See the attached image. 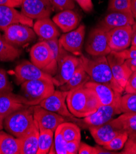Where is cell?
Returning <instances> with one entry per match:
<instances>
[{
	"label": "cell",
	"mask_w": 136,
	"mask_h": 154,
	"mask_svg": "<svg viewBox=\"0 0 136 154\" xmlns=\"http://www.w3.org/2000/svg\"><path fill=\"white\" fill-rule=\"evenodd\" d=\"M66 101L70 112L77 118H85L95 113L101 106L95 91L85 85L69 91Z\"/></svg>",
	"instance_id": "1"
},
{
	"label": "cell",
	"mask_w": 136,
	"mask_h": 154,
	"mask_svg": "<svg viewBox=\"0 0 136 154\" xmlns=\"http://www.w3.org/2000/svg\"><path fill=\"white\" fill-rule=\"evenodd\" d=\"M79 58L82 66L89 75L91 81L109 85L121 94L125 90L113 78L106 56L89 58L81 55Z\"/></svg>",
	"instance_id": "2"
},
{
	"label": "cell",
	"mask_w": 136,
	"mask_h": 154,
	"mask_svg": "<svg viewBox=\"0 0 136 154\" xmlns=\"http://www.w3.org/2000/svg\"><path fill=\"white\" fill-rule=\"evenodd\" d=\"M35 123L33 106L14 112L4 119V126L7 131L19 139L32 129Z\"/></svg>",
	"instance_id": "3"
},
{
	"label": "cell",
	"mask_w": 136,
	"mask_h": 154,
	"mask_svg": "<svg viewBox=\"0 0 136 154\" xmlns=\"http://www.w3.org/2000/svg\"><path fill=\"white\" fill-rule=\"evenodd\" d=\"M54 91L55 85L52 80L37 79L26 81L21 84V95L29 106L39 105Z\"/></svg>",
	"instance_id": "4"
},
{
	"label": "cell",
	"mask_w": 136,
	"mask_h": 154,
	"mask_svg": "<svg viewBox=\"0 0 136 154\" xmlns=\"http://www.w3.org/2000/svg\"><path fill=\"white\" fill-rule=\"evenodd\" d=\"M32 63L44 72L54 76L58 69V63L52 51L46 41L35 44L30 51Z\"/></svg>",
	"instance_id": "5"
},
{
	"label": "cell",
	"mask_w": 136,
	"mask_h": 154,
	"mask_svg": "<svg viewBox=\"0 0 136 154\" xmlns=\"http://www.w3.org/2000/svg\"><path fill=\"white\" fill-rule=\"evenodd\" d=\"M86 52L94 57L107 56L111 53L109 45L108 32L98 25L89 33L85 44Z\"/></svg>",
	"instance_id": "6"
},
{
	"label": "cell",
	"mask_w": 136,
	"mask_h": 154,
	"mask_svg": "<svg viewBox=\"0 0 136 154\" xmlns=\"http://www.w3.org/2000/svg\"><path fill=\"white\" fill-rule=\"evenodd\" d=\"M3 36L8 43L17 48L35 41L36 34L29 26L16 23L9 26L4 31Z\"/></svg>",
	"instance_id": "7"
},
{
	"label": "cell",
	"mask_w": 136,
	"mask_h": 154,
	"mask_svg": "<svg viewBox=\"0 0 136 154\" xmlns=\"http://www.w3.org/2000/svg\"><path fill=\"white\" fill-rule=\"evenodd\" d=\"M81 65L79 57L69 54L66 55L58 63L56 73L52 78L53 84L57 87L64 85Z\"/></svg>",
	"instance_id": "8"
},
{
	"label": "cell",
	"mask_w": 136,
	"mask_h": 154,
	"mask_svg": "<svg viewBox=\"0 0 136 154\" xmlns=\"http://www.w3.org/2000/svg\"><path fill=\"white\" fill-rule=\"evenodd\" d=\"M21 12L31 19L49 17L54 10L52 0H23Z\"/></svg>",
	"instance_id": "9"
},
{
	"label": "cell",
	"mask_w": 136,
	"mask_h": 154,
	"mask_svg": "<svg viewBox=\"0 0 136 154\" xmlns=\"http://www.w3.org/2000/svg\"><path fill=\"white\" fill-rule=\"evenodd\" d=\"M68 91L55 90L53 93L47 98L44 100L39 105L50 111L55 112L65 117L71 118L74 121H77L70 112L65 101Z\"/></svg>",
	"instance_id": "10"
},
{
	"label": "cell",
	"mask_w": 136,
	"mask_h": 154,
	"mask_svg": "<svg viewBox=\"0 0 136 154\" xmlns=\"http://www.w3.org/2000/svg\"><path fill=\"white\" fill-rule=\"evenodd\" d=\"M119 101L110 105H101L95 113L85 117L83 122L89 127L99 126L110 121L115 115L122 114L119 109Z\"/></svg>",
	"instance_id": "11"
},
{
	"label": "cell",
	"mask_w": 136,
	"mask_h": 154,
	"mask_svg": "<svg viewBox=\"0 0 136 154\" xmlns=\"http://www.w3.org/2000/svg\"><path fill=\"white\" fill-rule=\"evenodd\" d=\"M85 35V26L80 25L78 28L63 35L59 39V43L68 52L75 56L82 55V49Z\"/></svg>",
	"instance_id": "12"
},
{
	"label": "cell",
	"mask_w": 136,
	"mask_h": 154,
	"mask_svg": "<svg viewBox=\"0 0 136 154\" xmlns=\"http://www.w3.org/2000/svg\"><path fill=\"white\" fill-rule=\"evenodd\" d=\"M15 76L19 84L37 79L52 80L53 76L44 72L32 62L23 61L15 68Z\"/></svg>",
	"instance_id": "13"
},
{
	"label": "cell",
	"mask_w": 136,
	"mask_h": 154,
	"mask_svg": "<svg viewBox=\"0 0 136 154\" xmlns=\"http://www.w3.org/2000/svg\"><path fill=\"white\" fill-rule=\"evenodd\" d=\"M33 116L39 127L51 130L53 132L65 122V117L45 109L39 104L33 106Z\"/></svg>",
	"instance_id": "14"
},
{
	"label": "cell",
	"mask_w": 136,
	"mask_h": 154,
	"mask_svg": "<svg viewBox=\"0 0 136 154\" xmlns=\"http://www.w3.org/2000/svg\"><path fill=\"white\" fill-rule=\"evenodd\" d=\"M132 26L115 28L108 32L109 45L111 52L128 49L131 44Z\"/></svg>",
	"instance_id": "15"
},
{
	"label": "cell",
	"mask_w": 136,
	"mask_h": 154,
	"mask_svg": "<svg viewBox=\"0 0 136 154\" xmlns=\"http://www.w3.org/2000/svg\"><path fill=\"white\" fill-rule=\"evenodd\" d=\"M28 106L21 95L14 94L12 91L0 93V116L4 119L9 114Z\"/></svg>",
	"instance_id": "16"
},
{
	"label": "cell",
	"mask_w": 136,
	"mask_h": 154,
	"mask_svg": "<svg viewBox=\"0 0 136 154\" xmlns=\"http://www.w3.org/2000/svg\"><path fill=\"white\" fill-rule=\"evenodd\" d=\"M20 23L33 26V19L19 12L14 8L0 5V30L4 31L12 24Z\"/></svg>",
	"instance_id": "17"
},
{
	"label": "cell",
	"mask_w": 136,
	"mask_h": 154,
	"mask_svg": "<svg viewBox=\"0 0 136 154\" xmlns=\"http://www.w3.org/2000/svg\"><path fill=\"white\" fill-rule=\"evenodd\" d=\"M88 128L96 143L102 146L107 144L118 134L125 132L115 126L112 120L99 126Z\"/></svg>",
	"instance_id": "18"
},
{
	"label": "cell",
	"mask_w": 136,
	"mask_h": 154,
	"mask_svg": "<svg viewBox=\"0 0 136 154\" xmlns=\"http://www.w3.org/2000/svg\"><path fill=\"white\" fill-rule=\"evenodd\" d=\"M106 57L113 78L121 87L125 89L128 80L132 73V70L125 64L124 59L115 55L112 52L107 55Z\"/></svg>",
	"instance_id": "19"
},
{
	"label": "cell",
	"mask_w": 136,
	"mask_h": 154,
	"mask_svg": "<svg viewBox=\"0 0 136 154\" xmlns=\"http://www.w3.org/2000/svg\"><path fill=\"white\" fill-rule=\"evenodd\" d=\"M86 87L92 88L98 96L101 105H110L120 100L121 93L109 85L89 81L85 85Z\"/></svg>",
	"instance_id": "20"
},
{
	"label": "cell",
	"mask_w": 136,
	"mask_h": 154,
	"mask_svg": "<svg viewBox=\"0 0 136 154\" xmlns=\"http://www.w3.org/2000/svg\"><path fill=\"white\" fill-rule=\"evenodd\" d=\"M135 22L132 13L108 12V14L105 15L98 26L109 32L115 28L132 26Z\"/></svg>",
	"instance_id": "21"
},
{
	"label": "cell",
	"mask_w": 136,
	"mask_h": 154,
	"mask_svg": "<svg viewBox=\"0 0 136 154\" xmlns=\"http://www.w3.org/2000/svg\"><path fill=\"white\" fill-rule=\"evenodd\" d=\"M53 21L63 33H68L77 28L80 17L72 9H66L56 14L53 17Z\"/></svg>",
	"instance_id": "22"
},
{
	"label": "cell",
	"mask_w": 136,
	"mask_h": 154,
	"mask_svg": "<svg viewBox=\"0 0 136 154\" xmlns=\"http://www.w3.org/2000/svg\"><path fill=\"white\" fill-rule=\"evenodd\" d=\"M56 25L49 17L38 19L33 25V30L42 41H49L58 38L59 32Z\"/></svg>",
	"instance_id": "23"
},
{
	"label": "cell",
	"mask_w": 136,
	"mask_h": 154,
	"mask_svg": "<svg viewBox=\"0 0 136 154\" xmlns=\"http://www.w3.org/2000/svg\"><path fill=\"white\" fill-rule=\"evenodd\" d=\"M39 136V128L37 122L35 120L32 129L20 139L22 142L21 154H37Z\"/></svg>",
	"instance_id": "24"
},
{
	"label": "cell",
	"mask_w": 136,
	"mask_h": 154,
	"mask_svg": "<svg viewBox=\"0 0 136 154\" xmlns=\"http://www.w3.org/2000/svg\"><path fill=\"white\" fill-rule=\"evenodd\" d=\"M22 142L19 138L1 131L0 154H21Z\"/></svg>",
	"instance_id": "25"
},
{
	"label": "cell",
	"mask_w": 136,
	"mask_h": 154,
	"mask_svg": "<svg viewBox=\"0 0 136 154\" xmlns=\"http://www.w3.org/2000/svg\"><path fill=\"white\" fill-rule=\"evenodd\" d=\"M90 81L91 78L89 75L81 65L74 73L69 80L59 87L62 91H69L84 86L86 82Z\"/></svg>",
	"instance_id": "26"
},
{
	"label": "cell",
	"mask_w": 136,
	"mask_h": 154,
	"mask_svg": "<svg viewBox=\"0 0 136 154\" xmlns=\"http://www.w3.org/2000/svg\"><path fill=\"white\" fill-rule=\"evenodd\" d=\"M113 124L128 134H136V114L123 113L116 119H112Z\"/></svg>",
	"instance_id": "27"
},
{
	"label": "cell",
	"mask_w": 136,
	"mask_h": 154,
	"mask_svg": "<svg viewBox=\"0 0 136 154\" xmlns=\"http://www.w3.org/2000/svg\"><path fill=\"white\" fill-rule=\"evenodd\" d=\"M22 51L8 43L0 35V61H12L19 58Z\"/></svg>",
	"instance_id": "28"
},
{
	"label": "cell",
	"mask_w": 136,
	"mask_h": 154,
	"mask_svg": "<svg viewBox=\"0 0 136 154\" xmlns=\"http://www.w3.org/2000/svg\"><path fill=\"white\" fill-rule=\"evenodd\" d=\"M39 128L38 150L37 154L49 153L53 144V131L42 127Z\"/></svg>",
	"instance_id": "29"
},
{
	"label": "cell",
	"mask_w": 136,
	"mask_h": 154,
	"mask_svg": "<svg viewBox=\"0 0 136 154\" xmlns=\"http://www.w3.org/2000/svg\"><path fill=\"white\" fill-rule=\"evenodd\" d=\"M62 131L66 142L81 140L80 129L74 123L65 122L63 123L62 124Z\"/></svg>",
	"instance_id": "30"
},
{
	"label": "cell",
	"mask_w": 136,
	"mask_h": 154,
	"mask_svg": "<svg viewBox=\"0 0 136 154\" xmlns=\"http://www.w3.org/2000/svg\"><path fill=\"white\" fill-rule=\"evenodd\" d=\"M119 109L122 113L136 114V94H126L122 96Z\"/></svg>",
	"instance_id": "31"
},
{
	"label": "cell",
	"mask_w": 136,
	"mask_h": 154,
	"mask_svg": "<svg viewBox=\"0 0 136 154\" xmlns=\"http://www.w3.org/2000/svg\"><path fill=\"white\" fill-rule=\"evenodd\" d=\"M66 141L64 139L62 131V124L59 125L55 131L53 144L50 149L49 153L68 154L66 149Z\"/></svg>",
	"instance_id": "32"
},
{
	"label": "cell",
	"mask_w": 136,
	"mask_h": 154,
	"mask_svg": "<svg viewBox=\"0 0 136 154\" xmlns=\"http://www.w3.org/2000/svg\"><path fill=\"white\" fill-rule=\"evenodd\" d=\"M107 12L132 13L131 0H109Z\"/></svg>",
	"instance_id": "33"
},
{
	"label": "cell",
	"mask_w": 136,
	"mask_h": 154,
	"mask_svg": "<svg viewBox=\"0 0 136 154\" xmlns=\"http://www.w3.org/2000/svg\"><path fill=\"white\" fill-rule=\"evenodd\" d=\"M128 134L126 132H123L115 137L107 144L103 147L108 150H118L124 147L126 142L128 139Z\"/></svg>",
	"instance_id": "34"
},
{
	"label": "cell",
	"mask_w": 136,
	"mask_h": 154,
	"mask_svg": "<svg viewBox=\"0 0 136 154\" xmlns=\"http://www.w3.org/2000/svg\"><path fill=\"white\" fill-rule=\"evenodd\" d=\"M46 42L49 45L51 50L53 52V54L55 56V58L57 61V63L66 55H68V52L66 51L62 44L59 43V39L58 38H54L51 40L46 41Z\"/></svg>",
	"instance_id": "35"
},
{
	"label": "cell",
	"mask_w": 136,
	"mask_h": 154,
	"mask_svg": "<svg viewBox=\"0 0 136 154\" xmlns=\"http://www.w3.org/2000/svg\"><path fill=\"white\" fill-rule=\"evenodd\" d=\"M119 153L136 154V134H132L128 136L123 150Z\"/></svg>",
	"instance_id": "36"
},
{
	"label": "cell",
	"mask_w": 136,
	"mask_h": 154,
	"mask_svg": "<svg viewBox=\"0 0 136 154\" xmlns=\"http://www.w3.org/2000/svg\"><path fill=\"white\" fill-rule=\"evenodd\" d=\"M54 10L63 11L66 9H73L75 3L73 0H52Z\"/></svg>",
	"instance_id": "37"
},
{
	"label": "cell",
	"mask_w": 136,
	"mask_h": 154,
	"mask_svg": "<svg viewBox=\"0 0 136 154\" xmlns=\"http://www.w3.org/2000/svg\"><path fill=\"white\" fill-rule=\"evenodd\" d=\"M12 91V85L8 80L6 71L0 68V93Z\"/></svg>",
	"instance_id": "38"
},
{
	"label": "cell",
	"mask_w": 136,
	"mask_h": 154,
	"mask_svg": "<svg viewBox=\"0 0 136 154\" xmlns=\"http://www.w3.org/2000/svg\"><path fill=\"white\" fill-rule=\"evenodd\" d=\"M126 94H136V71L132 72L125 87Z\"/></svg>",
	"instance_id": "39"
},
{
	"label": "cell",
	"mask_w": 136,
	"mask_h": 154,
	"mask_svg": "<svg viewBox=\"0 0 136 154\" xmlns=\"http://www.w3.org/2000/svg\"><path fill=\"white\" fill-rule=\"evenodd\" d=\"M115 55L125 60L136 58V50L130 48L129 49H125L119 52H111Z\"/></svg>",
	"instance_id": "40"
},
{
	"label": "cell",
	"mask_w": 136,
	"mask_h": 154,
	"mask_svg": "<svg viewBox=\"0 0 136 154\" xmlns=\"http://www.w3.org/2000/svg\"><path fill=\"white\" fill-rule=\"evenodd\" d=\"M79 154H98V150L96 147L90 146L85 143L80 144L79 150Z\"/></svg>",
	"instance_id": "41"
},
{
	"label": "cell",
	"mask_w": 136,
	"mask_h": 154,
	"mask_svg": "<svg viewBox=\"0 0 136 154\" xmlns=\"http://www.w3.org/2000/svg\"><path fill=\"white\" fill-rule=\"evenodd\" d=\"M80 144V140H74L66 142V149L68 154L78 153V150Z\"/></svg>",
	"instance_id": "42"
},
{
	"label": "cell",
	"mask_w": 136,
	"mask_h": 154,
	"mask_svg": "<svg viewBox=\"0 0 136 154\" xmlns=\"http://www.w3.org/2000/svg\"><path fill=\"white\" fill-rule=\"evenodd\" d=\"M75 1L86 12H90L93 9V4L92 0H75Z\"/></svg>",
	"instance_id": "43"
},
{
	"label": "cell",
	"mask_w": 136,
	"mask_h": 154,
	"mask_svg": "<svg viewBox=\"0 0 136 154\" xmlns=\"http://www.w3.org/2000/svg\"><path fill=\"white\" fill-rule=\"evenodd\" d=\"M23 0H0V5L16 8L22 5Z\"/></svg>",
	"instance_id": "44"
},
{
	"label": "cell",
	"mask_w": 136,
	"mask_h": 154,
	"mask_svg": "<svg viewBox=\"0 0 136 154\" xmlns=\"http://www.w3.org/2000/svg\"><path fill=\"white\" fill-rule=\"evenodd\" d=\"M131 46L136 47V22L132 25L131 32Z\"/></svg>",
	"instance_id": "45"
},
{
	"label": "cell",
	"mask_w": 136,
	"mask_h": 154,
	"mask_svg": "<svg viewBox=\"0 0 136 154\" xmlns=\"http://www.w3.org/2000/svg\"><path fill=\"white\" fill-rule=\"evenodd\" d=\"M97 150H98V154H115L116 152H112L110 150H108L104 148H101L99 146H96Z\"/></svg>",
	"instance_id": "46"
},
{
	"label": "cell",
	"mask_w": 136,
	"mask_h": 154,
	"mask_svg": "<svg viewBox=\"0 0 136 154\" xmlns=\"http://www.w3.org/2000/svg\"><path fill=\"white\" fill-rule=\"evenodd\" d=\"M125 64L129 68L132 66H136V58L132 59H128L125 61Z\"/></svg>",
	"instance_id": "47"
},
{
	"label": "cell",
	"mask_w": 136,
	"mask_h": 154,
	"mask_svg": "<svg viewBox=\"0 0 136 154\" xmlns=\"http://www.w3.org/2000/svg\"><path fill=\"white\" fill-rule=\"evenodd\" d=\"M131 11L136 20V0H131Z\"/></svg>",
	"instance_id": "48"
},
{
	"label": "cell",
	"mask_w": 136,
	"mask_h": 154,
	"mask_svg": "<svg viewBox=\"0 0 136 154\" xmlns=\"http://www.w3.org/2000/svg\"><path fill=\"white\" fill-rule=\"evenodd\" d=\"M3 121L4 119L0 116V131H1L3 128Z\"/></svg>",
	"instance_id": "49"
},
{
	"label": "cell",
	"mask_w": 136,
	"mask_h": 154,
	"mask_svg": "<svg viewBox=\"0 0 136 154\" xmlns=\"http://www.w3.org/2000/svg\"><path fill=\"white\" fill-rule=\"evenodd\" d=\"M130 68H131V69L132 70V72L136 71V66H132V67H131Z\"/></svg>",
	"instance_id": "50"
},
{
	"label": "cell",
	"mask_w": 136,
	"mask_h": 154,
	"mask_svg": "<svg viewBox=\"0 0 136 154\" xmlns=\"http://www.w3.org/2000/svg\"><path fill=\"white\" fill-rule=\"evenodd\" d=\"M131 48H132V49H135V50H136V47H135V46H131Z\"/></svg>",
	"instance_id": "51"
},
{
	"label": "cell",
	"mask_w": 136,
	"mask_h": 154,
	"mask_svg": "<svg viewBox=\"0 0 136 154\" xmlns=\"http://www.w3.org/2000/svg\"><path fill=\"white\" fill-rule=\"evenodd\" d=\"M0 133H1V131H0Z\"/></svg>",
	"instance_id": "52"
}]
</instances>
